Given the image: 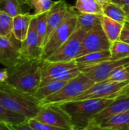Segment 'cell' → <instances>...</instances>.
Instances as JSON below:
<instances>
[{
    "mask_svg": "<svg viewBox=\"0 0 129 130\" xmlns=\"http://www.w3.org/2000/svg\"><path fill=\"white\" fill-rule=\"evenodd\" d=\"M45 61L40 59H24L14 67L8 68L6 84L34 96L42 81V71Z\"/></svg>",
    "mask_w": 129,
    "mask_h": 130,
    "instance_id": "cell-1",
    "label": "cell"
},
{
    "mask_svg": "<svg viewBox=\"0 0 129 130\" xmlns=\"http://www.w3.org/2000/svg\"><path fill=\"white\" fill-rule=\"evenodd\" d=\"M115 98H94L71 101L59 105L70 117L75 130L89 126L95 116L107 107Z\"/></svg>",
    "mask_w": 129,
    "mask_h": 130,
    "instance_id": "cell-2",
    "label": "cell"
},
{
    "mask_svg": "<svg viewBox=\"0 0 129 130\" xmlns=\"http://www.w3.org/2000/svg\"><path fill=\"white\" fill-rule=\"evenodd\" d=\"M0 105L27 120L34 118L41 106L40 101L34 96L24 93L5 82L0 84Z\"/></svg>",
    "mask_w": 129,
    "mask_h": 130,
    "instance_id": "cell-3",
    "label": "cell"
},
{
    "mask_svg": "<svg viewBox=\"0 0 129 130\" xmlns=\"http://www.w3.org/2000/svg\"><path fill=\"white\" fill-rule=\"evenodd\" d=\"M77 13L78 11L75 7L69 5L65 19L53 30L44 44L42 49L41 59L46 60L75 31L77 28Z\"/></svg>",
    "mask_w": 129,
    "mask_h": 130,
    "instance_id": "cell-4",
    "label": "cell"
},
{
    "mask_svg": "<svg viewBox=\"0 0 129 130\" xmlns=\"http://www.w3.org/2000/svg\"><path fill=\"white\" fill-rule=\"evenodd\" d=\"M94 82L85 74L81 72L77 77L69 80L59 91L46 98L40 104H59L75 100L90 88Z\"/></svg>",
    "mask_w": 129,
    "mask_h": 130,
    "instance_id": "cell-5",
    "label": "cell"
},
{
    "mask_svg": "<svg viewBox=\"0 0 129 130\" xmlns=\"http://www.w3.org/2000/svg\"><path fill=\"white\" fill-rule=\"evenodd\" d=\"M81 72L75 60L56 62H47L45 61L42 71L40 86L52 81H69L77 77Z\"/></svg>",
    "mask_w": 129,
    "mask_h": 130,
    "instance_id": "cell-6",
    "label": "cell"
},
{
    "mask_svg": "<svg viewBox=\"0 0 129 130\" xmlns=\"http://www.w3.org/2000/svg\"><path fill=\"white\" fill-rule=\"evenodd\" d=\"M87 32L81 28H76L71 36L46 60L47 62H71L80 56L83 40Z\"/></svg>",
    "mask_w": 129,
    "mask_h": 130,
    "instance_id": "cell-7",
    "label": "cell"
},
{
    "mask_svg": "<svg viewBox=\"0 0 129 130\" xmlns=\"http://www.w3.org/2000/svg\"><path fill=\"white\" fill-rule=\"evenodd\" d=\"M47 125L67 130H75L68 114L58 104H43L34 117Z\"/></svg>",
    "mask_w": 129,
    "mask_h": 130,
    "instance_id": "cell-8",
    "label": "cell"
},
{
    "mask_svg": "<svg viewBox=\"0 0 129 130\" xmlns=\"http://www.w3.org/2000/svg\"><path fill=\"white\" fill-rule=\"evenodd\" d=\"M128 88L129 82H113L103 81L97 82L73 101L94 98H116Z\"/></svg>",
    "mask_w": 129,
    "mask_h": 130,
    "instance_id": "cell-9",
    "label": "cell"
},
{
    "mask_svg": "<svg viewBox=\"0 0 129 130\" xmlns=\"http://www.w3.org/2000/svg\"><path fill=\"white\" fill-rule=\"evenodd\" d=\"M21 42L13 34L0 37V64L5 68H11L24 59Z\"/></svg>",
    "mask_w": 129,
    "mask_h": 130,
    "instance_id": "cell-10",
    "label": "cell"
},
{
    "mask_svg": "<svg viewBox=\"0 0 129 130\" xmlns=\"http://www.w3.org/2000/svg\"><path fill=\"white\" fill-rule=\"evenodd\" d=\"M129 64V57L116 59L107 60L94 66L80 69L81 72L89 77L94 83L106 81L111 73L118 67Z\"/></svg>",
    "mask_w": 129,
    "mask_h": 130,
    "instance_id": "cell-11",
    "label": "cell"
},
{
    "mask_svg": "<svg viewBox=\"0 0 129 130\" xmlns=\"http://www.w3.org/2000/svg\"><path fill=\"white\" fill-rule=\"evenodd\" d=\"M111 43L104 33L101 24H100L87 32L83 40L80 56L93 52L109 50Z\"/></svg>",
    "mask_w": 129,
    "mask_h": 130,
    "instance_id": "cell-12",
    "label": "cell"
},
{
    "mask_svg": "<svg viewBox=\"0 0 129 130\" xmlns=\"http://www.w3.org/2000/svg\"><path fill=\"white\" fill-rule=\"evenodd\" d=\"M128 110H129V88L115 98L107 107L97 114L88 127L99 126L104 120Z\"/></svg>",
    "mask_w": 129,
    "mask_h": 130,
    "instance_id": "cell-13",
    "label": "cell"
},
{
    "mask_svg": "<svg viewBox=\"0 0 129 130\" xmlns=\"http://www.w3.org/2000/svg\"><path fill=\"white\" fill-rule=\"evenodd\" d=\"M21 52L24 59H41L42 50L39 46L36 32V16L31 21L27 35L25 40L21 42Z\"/></svg>",
    "mask_w": 129,
    "mask_h": 130,
    "instance_id": "cell-14",
    "label": "cell"
},
{
    "mask_svg": "<svg viewBox=\"0 0 129 130\" xmlns=\"http://www.w3.org/2000/svg\"><path fill=\"white\" fill-rule=\"evenodd\" d=\"M69 5L65 0L56 1L54 6L49 10L47 14V25H46V34L45 42L47 41L53 30L63 21L65 19Z\"/></svg>",
    "mask_w": 129,
    "mask_h": 130,
    "instance_id": "cell-15",
    "label": "cell"
},
{
    "mask_svg": "<svg viewBox=\"0 0 129 130\" xmlns=\"http://www.w3.org/2000/svg\"><path fill=\"white\" fill-rule=\"evenodd\" d=\"M36 15L29 12L20 14L13 18L12 34L21 42H23L28 33L31 21Z\"/></svg>",
    "mask_w": 129,
    "mask_h": 130,
    "instance_id": "cell-16",
    "label": "cell"
},
{
    "mask_svg": "<svg viewBox=\"0 0 129 130\" xmlns=\"http://www.w3.org/2000/svg\"><path fill=\"white\" fill-rule=\"evenodd\" d=\"M111 53L110 50H103L98 52H93L84 56L78 57L75 61L78 66L79 69L91 66L98 63L110 60Z\"/></svg>",
    "mask_w": 129,
    "mask_h": 130,
    "instance_id": "cell-17",
    "label": "cell"
},
{
    "mask_svg": "<svg viewBox=\"0 0 129 130\" xmlns=\"http://www.w3.org/2000/svg\"><path fill=\"white\" fill-rule=\"evenodd\" d=\"M101 26L109 41L113 43L119 40L124 24L103 14L101 17Z\"/></svg>",
    "mask_w": 129,
    "mask_h": 130,
    "instance_id": "cell-18",
    "label": "cell"
},
{
    "mask_svg": "<svg viewBox=\"0 0 129 130\" xmlns=\"http://www.w3.org/2000/svg\"><path fill=\"white\" fill-rule=\"evenodd\" d=\"M103 15V14H102ZM101 14L90 13H77V28H81L86 32L101 24Z\"/></svg>",
    "mask_w": 129,
    "mask_h": 130,
    "instance_id": "cell-19",
    "label": "cell"
},
{
    "mask_svg": "<svg viewBox=\"0 0 129 130\" xmlns=\"http://www.w3.org/2000/svg\"><path fill=\"white\" fill-rule=\"evenodd\" d=\"M99 126L115 129L129 130V110L104 120Z\"/></svg>",
    "mask_w": 129,
    "mask_h": 130,
    "instance_id": "cell-20",
    "label": "cell"
},
{
    "mask_svg": "<svg viewBox=\"0 0 129 130\" xmlns=\"http://www.w3.org/2000/svg\"><path fill=\"white\" fill-rule=\"evenodd\" d=\"M102 7L103 15H106L122 24L128 21V17L122 5H119L109 1L103 4Z\"/></svg>",
    "mask_w": 129,
    "mask_h": 130,
    "instance_id": "cell-21",
    "label": "cell"
},
{
    "mask_svg": "<svg viewBox=\"0 0 129 130\" xmlns=\"http://www.w3.org/2000/svg\"><path fill=\"white\" fill-rule=\"evenodd\" d=\"M68 82V81H52L43 85L39 88L34 97L41 102L46 98L59 91Z\"/></svg>",
    "mask_w": 129,
    "mask_h": 130,
    "instance_id": "cell-22",
    "label": "cell"
},
{
    "mask_svg": "<svg viewBox=\"0 0 129 130\" xmlns=\"http://www.w3.org/2000/svg\"><path fill=\"white\" fill-rule=\"evenodd\" d=\"M27 5L25 0H0V11L5 12L11 17L25 13L24 7Z\"/></svg>",
    "mask_w": 129,
    "mask_h": 130,
    "instance_id": "cell-23",
    "label": "cell"
},
{
    "mask_svg": "<svg viewBox=\"0 0 129 130\" xmlns=\"http://www.w3.org/2000/svg\"><path fill=\"white\" fill-rule=\"evenodd\" d=\"M74 7L81 13L103 14L102 5L97 0H76Z\"/></svg>",
    "mask_w": 129,
    "mask_h": 130,
    "instance_id": "cell-24",
    "label": "cell"
},
{
    "mask_svg": "<svg viewBox=\"0 0 129 130\" xmlns=\"http://www.w3.org/2000/svg\"><path fill=\"white\" fill-rule=\"evenodd\" d=\"M56 1L52 0H25V4L34 11L36 16L49 11L54 6Z\"/></svg>",
    "mask_w": 129,
    "mask_h": 130,
    "instance_id": "cell-25",
    "label": "cell"
},
{
    "mask_svg": "<svg viewBox=\"0 0 129 130\" xmlns=\"http://www.w3.org/2000/svg\"><path fill=\"white\" fill-rule=\"evenodd\" d=\"M111 59L116 60L129 57V43L118 40L111 43Z\"/></svg>",
    "mask_w": 129,
    "mask_h": 130,
    "instance_id": "cell-26",
    "label": "cell"
},
{
    "mask_svg": "<svg viewBox=\"0 0 129 130\" xmlns=\"http://www.w3.org/2000/svg\"><path fill=\"white\" fill-rule=\"evenodd\" d=\"M48 12L36 16V32L38 35L39 46L41 49V50L44 46V42L46 38Z\"/></svg>",
    "mask_w": 129,
    "mask_h": 130,
    "instance_id": "cell-27",
    "label": "cell"
},
{
    "mask_svg": "<svg viewBox=\"0 0 129 130\" xmlns=\"http://www.w3.org/2000/svg\"><path fill=\"white\" fill-rule=\"evenodd\" d=\"M27 120L17 113L11 112L0 105V122H6L10 124H17Z\"/></svg>",
    "mask_w": 129,
    "mask_h": 130,
    "instance_id": "cell-28",
    "label": "cell"
},
{
    "mask_svg": "<svg viewBox=\"0 0 129 130\" xmlns=\"http://www.w3.org/2000/svg\"><path fill=\"white\" fill-rule=\"evenodd\" d=\"M13 17L0 11V37H6L12 34Z\"/></svg>",
    "mask_w": 129,
    "mask_h": 130,
    "instance_id": "cell-29",
    "label": "cell"
},
{
    "mask_svg": "<svg viewBox=\"0 0 129 130\" xmlns=\"http://www.w3.org/2000/svg\"><path fill=\"white\" fill-rule=\"evenodd\" d=\"M106 81L113 82H129V72L126 66H122L116 69Z\"/></svg>",
    "mask_w": 129,
    "mask_h": 130,
    "instance_id": "cell-30",
    "label": "cell"
},
{
    "mask_svg": "<svg viewBox=\"0 0 129 130\" xmlns=\"http://www.w3.org/2000/svg\"><path fill=\"white\" fill-rule=\"evenodd\" d=\"M27 123L33 129H34L35 130H67L45 124L43 123L38 121L35 118H31V119L27 120Z\"/></svg>",
    "mask_w": 129,
    "mask_h": 130,
    "instance_id": "cell-31",
    "label": "cell"
},
{
    "mask_svg": "<svg viewBox=\"0 0 129 130\" xmlns=\"http://www.w3.org/2000/svg\"><path fill=\"white\" fill-rule=\"evenodd\" d=\"M119 40L122 41H124L125 43H129V20L126 21L124 23V26L122 30L120 37H119Z\"/></svg>",
    "mask_w": 129,
    "mask_h": 130,
    "instance_id": "cell-32",
    "label": "cell"
},
{
    "mask_svg": "<svg viewBox=\"0 0 129 130\" xmlns=\"http://www.w3.org/2000/svg\"><path fill=\"white\" fill-rule=\"evenodd\" d=\"M11 126L12 130H35L29 125L27 120L17 124H11Z\"/></svg>",
    "mask_w": 129,
    "mask_h": 130,
    "instance_id": "cell-33",
    "label": "cell"
},
{
    "mask_svg": "<svg viewBox=\"0 0 129 130\" xmlns=\"http://www.w3.org/2000/svg\"><path fill=\"white\" fill-rule=\"evenodd\" d=\"M8 78V69L7 68L0 69V84L5 83Z\"/></svg>",
    "mask_w": 129,
    "mask_h": 130,
    "instance_id": "cell-34",
    "label": "cell"
},
{
    "mask_svg": "<svg viewBox=\"0 0 129 130\" xmlns=\"http://www.w3.org/2000/svg\"><path fill=\"white\" fill-rule=\"evenodd\" d=\"M82 130H119L115 129H111V128H105L102 127L100 126H91V127H87L84 129Z\"/></svg>",
    "mask_w": 129,
    "mask_h": 130,
    "instance_id": "cell-35",
    "label": "cell"
},
{
    "mask_svg": "<svg viewBox=\"0 0 129 130\" xmlns=\"http://www.w3.org/2000/svg\"><path fill=\"white\" fill-rule=\"evenodd\" d=\"M0 130H12L11 124L6 122H0Z\"/></svg>",
    "mask_w": 129,
    "mask_h": 130,
    "instance_id": "cell-36",
    "label": "cell"
},
{
    "mask_svg": "<svg viewBox=\"0 0 129 130\" xmlns=\"http://www.w3.org/2000/svg\"><path fill=\"white\" fill-rule=\"evenodd\" d=\"M110 1L122 6H124V5L129 6V0H110Z\"/></svg>",
    "mask_w": 129,
    "mask_h": 130,
    "instance_id": "cell-37",
    "label": "cell"
},
{
    "mask_svg": "<svg viewBox=\"0 0 129 130\" xmlns=\"http://www.w3.org/2000/svg\"><path fill=\"white\" fill-rule=\"evenodd\" d=\"M122 8H123V9H124V11H125L127 17H128V19H129V6L124 5V6H122Z\"/></svg>",
    "mask_w": 129,
    "mask_h": 130,
    "instance_id": "cell-38",
    "label": "cell"
},
{
    "mask_svg": "<svg viewBox=\"0 0 129 130\" xmlns=\"http://www.w3.org/2000/svg\"><path fill=\"white\" fill-rule=\"evenodd\" d=\"M97 2H99L101 5H103V4H104V3H106V2H109L110 0H97Z\"/></svg>",
    "mask_w": 129,
    "mask_h": 130,
    "instance_id": "cell-39",
    "label": "cell"
},
{
    "mask_svg": "<svg viewBox=\"0 0 129 130\" xmlns=\"http://www.w3.org/2000/svg\"><path fill=\"white\" fill-rule=\"evenodd\" d=\"M126 68H127V69L128 70V72H129V64H128V65H127V66H126Z\"/></svg>",
    "mask_w": 129,
    "mask_h": 130,
    "instance_id": "cell-40",
    "label": "cell"
},
{
    "mask_svg": "<svg viewBox=\"0 0 129 130\" xmlns=\"http://www.w3.org/2000/svg\"><path fill=\"white\" fill-rule=\"evenodd\" d=\"M128 20H129V19H128Z\"/></svg>",
    "mask_w": 129,
    "mask_h": 130,
    "instance_id": "cell-41",
    "label": "cell"
}]
</instances>
